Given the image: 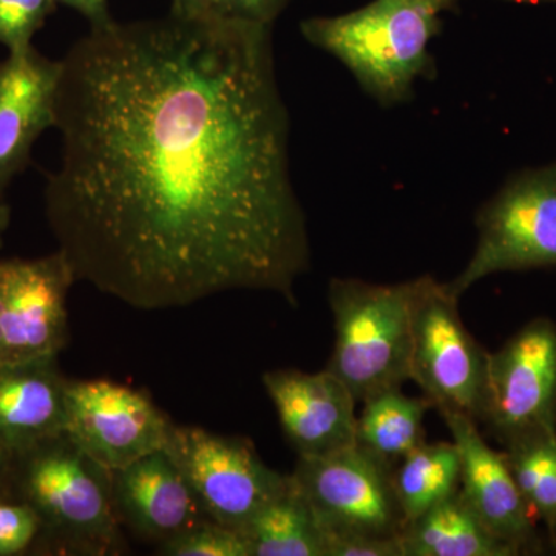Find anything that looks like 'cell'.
Wrapping results in <instances>:
<instances>
[{
    "instance_id": "6da1fadb",
    "label": "cell",
    "mask_w": 556,
    "mask_h": 556,
    "mask_svg": "<svg viewBox=\"0 0 556 556\" xmlns=\"http://www.w3.org/2000/svg\"><path fill=\"white\" fill-rule=\"evenodd\" d=\"M270 30L170 13L73 43L43 206L76 280L142 311L229 291L298 303L311 244Z\"/></svg>"
},
{
    "instance_id": "7a4b0ae2",
    "label": "cell",
    "mask_w": 556,
    "mask_h": 556,
    "mask_svg": "<svg viewBox=\"0 0 556 556\" xmlns=\"http://www.w3.org/2000/svg\"><path fill=\"white\" fill-rule=\"evenodd\" d=\"M13 501L39 518L35 546L47 554L119 555L126 551L113 501V471L83 452L67 433L10 460Z\"/></svg>"
},
{
    "instance_id": "3957f363",
    "label": "cell",
    "mask_w": 556,
    "mask_h": 556,
    "mask_svg": "<svg viewBox=\"0 0 556 556\" xmlns=\"http://www.w3.org/2000/svg\"><path fill=\"white\" fill-rule=\"evenodd\" d=\"M457 2L372 0L342 16L303 21L300 31L314 47L338 58L362 89L390 108L412 98L417 79L434 76L428 43L442 30L441 14L455 10Z\"/></svg>"
},
{
    "instance_id": "277c9868",
    "label": "cell",
    "mask_w": 556,
    "mask_h": 556,
    "mask_svg": "<svg viewBox=\"0 0 556 556\" xmlns=\"http://www.w3.org/2000/svg\"><path fill=\"white\" fill-rule=\"evenodd\" d=\"M416 291L417 278L397 285L329 281L334 346L325 369L350 388L357 404L409 380Z\"/></svg>"
},
{
    "instance_id": "5b68a950",
    "label": "cell",
    "mask_w": 556,
    "mask_h": 556,
    "mask_svg": "<svg viewBox=\"0 0 556 556\" xmlns=\"http://www.w3.org/2000/svg\"><path fill=\"white\" fill-rule=\"evenodd\" d=\"M489 367L490 351L464 325L459 298L448 283L417 277L409 380L439 415L456 413L481 427L489 407Z\"/></svg>"
},
{
    "instance_id": "8992f818",
    "label": "cell",
    "mask_w": 556,
    "mask_h": 556,
    "mask_svg": "<svg viewBox=\"0 0 556 556\" xmlns=\"http://www.w3.org/2000/svg\"><path fill=\"white\" fill-rule=\"evenodd\" d=\"M477 228L473 255L448 283L457 298L493 274L556 268V161L508 178L479 208Z\"/></svg>"
},
{
    "instance_id": "52a82bcc",
    "label": "cell",
    "mask_w": 556,
    "mask_h": 556,
    "mask_svg": "<svg viewBox=\"0 0 556 556\" xmlns=\"http://www.w3.org/2000/svg\"><path fill=\"white\" fill-rule=\"evenodd\" d=\"M292 481L329 536L401 538L407 526L394 467L353 445L325 456H298Z\"/></svg>"
},
{
    "instance_id": "ba28073f",
    "label": "cell",
    "mask_w": 556,
    "mask_h": 556,
    "mask_svg": "<svg viewBox=\"0 0 556 556\" xmlns=\"http://www.w3.org/2000/svg\"><path fill=\"white\" fill-rule=\"evenodd\" d=\"M164 450L207 517L240 533L249 519L291 482L289 475L266 466L248 438L174 426Z\"/></svg>"
},
{
    "instance_id": "9c48e42d",
    "label": "cell",
    "mask_w": 556,
    "mask_h": 556,
    "mask_svg": "<svg viewBox=\"0 0 556 556\" xmlns=\"http://www.w3.org/2000/svg\"><path fill=\"white\" fill-rule=\"evenodd\" d=\"M555 420L556 324L536 317L490 353L489 407L481 427L506 448L554 433Z\"/></svg>"
},
{
    "instance_id": "30bf717a",
    "label": "cell",
    "mask_w": 556,
    "mask_h": 556,
    "mask_svg": "<svg viewBox=\"0 0 556 556\" xmlns=\"http://www.w3.org/2000/svg\"><path fill=\"white\" fill-rule=\"evenodd\" d=\"M75 270L61 251L0 260V367L58 357L68 342Z\"/></svg>"
},
{
    "instance_id": "8fae6325",
    "label": "cell",
    "mask_w": 556,
    "mask_h": 556,
    "mask_svg": "<svg viewBox=\"0 0 556 556\" xmlns=\"http://www.w3.org/2000/svg\"><path fill=\"white\" fill-rule=\"evenodd\" d=\"M65 433L110 471L166 448L172 422L144 391L112 380H70Z\"/></svg>"
},
{
    "instance_id": "7c38bea8",
    "label": "cell",
    "mask_w": 556,
    "mask_h": 556,
    "mask_svg": "<svg viewBox=\"0 0 556 556\" xmlns=\"http://www.w3.org/2000/svg\"><path fill=\"white\" fill-rule=\"evenodd\" d=\"M262 382L298 456L331 455L356 445V397L327 369H274Z\"/></svg>"
},
{
    "instance_id": "4fadbf2b",
    "label": "cell",
    "mask_w": 556,
    "mask_h": 556,
    "mask_svg": "<svg viewBox=\"0 0 556 556\" xmlns=\"http://www.w3.org/2000/svg\"><path fill=\"white\" fill-rule=\"evenodd\" d=\"M460 457L459 493L493 535L517 555H533L543 548L535 517L511 475L506 456L490 447L470 417L441 415Z\"/></svg>"
},
{
    "instance_id": "5bb4252c",
    "label": "cell",
    "mask_w": 556,
    "mask_h": 556,
    "mask_svg": "<svg viewBox=\"0 0 556 556\" xmlns=\"http://www.w3.org/2000/svg\"><path fill=\"white\" fill-rule=\"evenodd\" d=\"M60 76L61 61L33 46L0 62V195L27 167L40 135L54 127Z\"/></svg>"
},
{
    "instance_id": "9a60e30c",
    "label": "cell",
    "mask_w": 556,
    "mask_h": 556,
    "mask_svg": "<svg viewBox=\"0 0 556 556\" xmlns=\"http://www.w3.org/2000/svg\"><path fill=\"white\" fill-rule=\"evenodd\" d=\"M113 501L121 526L159 546L212 521L166 450L113 471Z\"/></svg>"
},
{
    "instance_id": "2e32d148",
    "label": "cell",
    "mask_w": 556,
    "mask_h": 556,
    "mask_svg": "<svg viewBox=\"0 0 556 556\" xmlns=\"http://www.w3.org/2000/svg\"><path fill=\"white\" fill-rule=\"evenodd\" d=\"M67 382L58 357L0 367V456L14 459L65 433Z\"/></svg>"
},
{
    "instance_id": "e0dca14e",
    "label": "cell",
    "mask_w": 556,
    "mask_h": 556,
    "mask_svg": "<svg viewBox=\"0 0 556 556\" xmlns=\"http://www.w3.org/2000/svg\"><path fill=\"white\" fill-rule=\"evenodd\" d=\"M404 556H518L490 532L459 490L405 526Z\"/></svg>"
},
{
    "instance_id": "ac0fdd59",
    "label": "cell",
    "mask_w": 556,
    "mask_h": 556,
    "mask_svg": "<svg viewBox=\"0 0 556 556\" xmlns=\"http://www.w3.org/2000/svg\"><path fill=\"white\" fill-rule=\"evenodd\" d=\"M241 533L252 556H327V536L292 478L288 489L260 508Z\"/></svg>"
},
{
    "instance_id": "d6986e66",
    "label": "cell",
    "mask_w": 556,
    "mask_h": 556,
    "mask_svg": "<svg viewBox=\"0 0 556 556\" xmlns=\"http://www.w3.org/2000/svg\"><path fill=\"white\" fill-rule=\"evenodd\" d=\"M356 444L396 467L409 452L426 442L424 419L433 408L424 397H409L402 388L382 391L362 402Z\"/></svg>"
},
{
    "instance_id": "ffe728a7",
    "label": "cell",
    "mask_w": 556,
    "mask_h": 556,
    "mask_svg": "<svg viewBox=\"0 0 556 556\" xmlns=\"http://www.w3.org/2000/svg\"><path fill=\"white\" fill-rule=\"evenodd\" d=\"M455 442H424L394 467V484L407 525L459 490Z\"/></svg>"
},
{
    "instance_id": "44dd1931",
    "label": "cell",
    "mask_w": 556,
    "mask_h": 556,
    "mask_svg": "<svg viewBox=\"0 0 556 556\" xmlns=\"http://www.w3.org/2000/svg\"><path fill=\"white\" fill-rule=\"evenodd\" d=\"M511 475L533 517L556 518V433L536 434L503 448Z\"/></svg>"
},
{
    "instance_id": "7402d4cb",
    "label": "cell",
    "mask_w": 556,
    "mask_h": 556,
    "mask_svg": "<svg viewBox=\"0 0 556 556\" xmlns=\"http://www.w3.org/2000/svg\"><path fill=\"white\" fill-rule=\"evenodd\" d=\"M166 556H252L247 538L215 521L201 522L159 546Z\"/></svg>"
},
{
    "instance_id": "603a6c76",
    "label": "cell",
    "mask_w": 556,
    "mask_h": 556,
    "mask_svg": "<svg viewBox=\"0 0 556 556\" xmlns=\"http://www.w3.org/2000/svg\"><path fill=\"white\" fill-rule=\"evenodd\" d=\"M56 7L54 0H0V46L28 49Z\"/></svg>"
},
{
    "instance_id": "cb8c5ba5",
    "label": "cell",
    "mask_w": 556,
    "mask_h": 556,
    "mask_svg": "<svg viewBox=\"0 0 556 556\" xmlns=\"http://www.w3.org/2000/svg\"><path fill=\"white\" fill-rule=\"evenodd\" d=\"M39 518L20 501L0 503V556L24 554L35 546L39 535Z\"/></svg>"
},
{
    "instance_id": "d4e9b609",
    "label": "cell",
    "mask_w": 556,
    "mask_h": 556,
    "mask_svg": "<svg viewBox=\"0 0 556 556\" xmlns=\"http://www.w3.org/2000/svg\"><path fill=\"white\" fill-rule=\"evenodd\" d=\"M287 3L288 0H215L212 14L225 20L273 27Z\"/></svg>"
},
{
    "instance_id": "484cf974",
    "label": "cell",
    "mask_w": 556,
    "mask_h": 556,
    "mask_svg": "<svg viewBox=\"0 0 556 556\" xmlns=\"http://www.w3.org/2000/svg\"><path fill=\"white\" fill-rule=\"evenodd\" d=\"M327 556H404L401 538L339 535L327 540Z\"/></svg>"
},
{
    "instance_id": "4316f807",
    "label": "cell",
    "mask_w": 556,
    "mask_h": 556,
    "mask_svg": "<svg viewBox=\"0 0 556 556\" xmlns=\"http://www.w3.org/2000/svg\"><path fill=\"white\" fill-rule=\"evenodd\" d=\"M54 2L78 11L80 16L89 21L90 28L105 27L113 22L109 11V0H54Z\"/></svg>"
},
{
    "instance_id": "83f0119b",
    "label": "cell",
    "mask_w": 556,
    "mask_h": 556,
    "mask_svg": "<svg viewBox=\"0 0 556 556\" xmlns=\"http://www.w3.org/2000/svg\"><path fill=\"white\" fill-rule=\"evenodd\" d=\"M215 0H172L170 13L182 17H204L212 14Z\"/></svg>"
},
{
    "instance_id": "f1b7e54d",
    "label": "cell",
    "mask_w": 556,
    "mask_h": 556,
    "mask_svg": "<svg viewBox=\"0 0 556 556\" xmlns=\"http://www.w3.org/2000/svg\"><path fill=\"white\" fill-rule=\"evenodd\" d=\"M0 501H13L11 493L10 460L0 456Z\"/></svg>"
},
{
    "instance_id": "f546056e",
    "label": "cell",
    "mask_w": 556,
    "mask_h": 556,
    "mask_svg": "<svg viewBox=\"0 0 556 556\" xmlns=\"http://www.w3.org/2000/svg\"><path fill=\"white\" fill-rule=\"evenodd\" d=\"M10 218V207L7 204L0 203V248L3 244V236H5L7 229H9Z\"/></svg>"
},
{
    "instance_id": "4dcf8cb0",
    "label": "cell",
    "mask_w": 556,
    "mask_h": 556,
    "mask_svg": "<svg viewBox=\"0 0 556 556\" xmlns=\"http://www.w3.org/2000/svg\"><path fill=\"white\" fill-rule=\"evenodd\" d=\"M547 530L548 536H551L552 547H554L556 551V518L551 522V525L547 526Z\"/></svg>"
},
{
    "instance_id": "1f68e13d",
    "label": "cell",
    "mask_w": 556,
    "mask_h": 556,
    "mask_svg": "<svg viewBox=\"0 0 556 556\" xmlns=\"http://www.w3.org/2000/svg\"><path fill=\"white\" fill-rule=\"evenodd\" d=\"M555 433H556V420H555Z\"/></svg>"
},
{
    "instance_id": "d6a6232c",
    "label": "cell",
    "mask_w": 556,
    "mask_h": 556,
    "mask_svg": "<svg viewBox=\"0 0 556 556\" xmlns=\"http://www.w3.org/2000/svg\"><path fill=\"white\" fill-rule=\"evenodd\" d=\"M0 503H5V501H0Z\"/></svg>"
}]
</instances>
